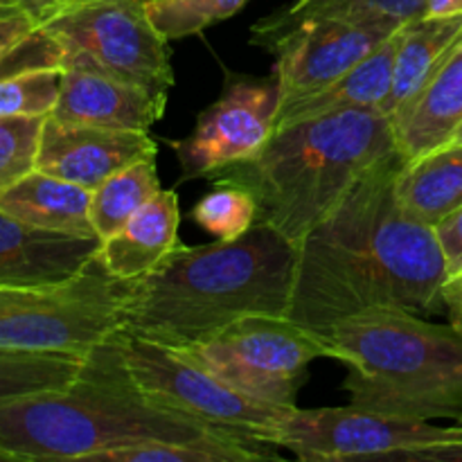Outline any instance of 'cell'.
Wrapping results in <instances>:
<instances>
[{"instance_id":"1","label":"cell","mask_w":462,"mask_h":462,"mask_svg":"<svg viewBox=\"0 0 462 462\" xmlns=\"http://www.w3.org/2000/svg\"><path fill=\"white\" fill-rule=\"evenodd\" d=\"M400 152L370 167L298 244L287 319L329 338L338 320L370 307L436 311L447 264L433 226L397 199Z\"/></svg>"},{"instance_id":"2","label":"cell","mask_w":462,"mask_h":462,"mask_svg":"<svg viewBox=\"0 0 462 462\" xmlns=\"http://www.w3.org/2000/svg\"><path fill=\"white\" fill-rule=\"evenodd\" d=\"M298 246L255 224L242 237L180 246L135 280L122 332L185 350L251 316H287Z\"/></svg>"},{"instance_id":"3","label":"cell","mask_w":462,"mask_h":462,"mask_svg":"<svg viewBox=\"0 0 462 462\" xmlns=\"http://www.w3.org/2000/svg\"><path fill=\"white\" fill-rule=\"evenodd\" d=\"M217 431L228 429L144 391L126 370L116 337L90 352L66 386L0 404V454L7 460L102 462L117 449Z\"/></svg>"},{"instance_id":"4","label":"cell","mask_w":462,"mask_h":462,"mask_svg":"<svg viewBox=\"0 0 462 462\" xmlns=\"http://www.w3.org/2000/svg\"><path fill=\"white\" fill-rule=\"evenodd\" d=\"M395 152L391 117L382 108H346L280 126L253 156L212 171L208 180L251 192L255 224L298 246L370 167Z\"/></svg>"},{"instance_id":"5","label":"cell","mask_w":462,"mask_h":462,"mask_svg":"<svg viewBox=\"0 0 462 462\" xmlns=\"http://www.w3.org/2000/svg\"><path fill=\"white\" fill-rule=\"evenodd\" d=\"M352 406L406 420L462 422V334L400 307H370L329 332Z\"/></svg>"},{"instance_id":"6","label":"cell","mask_w":462,"mask_h":462,"mask_svg":"<svg viewBox=\"0 0 462 462\" xmlns=\"http://www.w3.org/2000/svg\"><path fill=\"white\" fill-rule=\"evenodd\" d=\"M135 280L108 273L97 255L66 280L0 289V347L86 359L122 332Z\"/></svg>"},{"instance_id":"7","label":"cell","mask_w":462,"mask_h":462,"mask_svg":"<svg viewBox=\"0 0 462 462\" xmlns=\"http://www.w3.org/2000/svg\"><path fill=\"white\" fill-rule=\"evenodd\" d=\"M149 0H54L39 18L63 48V68H84L149 90L174 86L170 41L153 27Z\"/></svg>"},{"instance_id":"8","label":"cell","mask_w":462,"mask_h":462,"mask_svg":"<svg viewBox=\"0 0 462 462\" xmlns=\"http://www.w3.org/2000/svg\"><path fill=\"white\" fill-rule=\"evenodd\" d=\"M215 377L264 404L293 411L316 359H337L329 338L287 316H251L180 350Z\"/></svg>"},{"instance_id":"9","label":"cell","mask_w":462,"mask_h":462,"mask_svg":"<svg viewBox=\"0 0 462 462\" xmlns=\"http://www.w3.org/2000/svg\"><path fill=\"white\" fill-rule=\"evenodd\" d=\"M116 341L131 377L158 400L203 420L210 427L228 429L275 445V438L291 411L244 395L174 347L126 332H117Z\"/></svg>"},{"instance_id":"10","label":"cell","mask_w":462,"mask_h":462,"mask_svg":"<svg viewBox=\"0 0 462 462\" xmlns=\"http://www.w3.org/2000/svg\"><path fill=\"white\" fill-rule=\"evenodd\" d=\"M462 424L433 427L422 420L377 413L361 406L293 409L280 429L275 445L305 462L409 460L418 451L454 445Z\"/></svg>"},{"instance_id":"11","label":"cell","mask_w":462,"mask_h":462,"mask_svg":"<svg viewBox=\"0 0 462 462\" xmlns=\"http://www.w3.org/2000/svg\"><path fill=\"white\" fill-rule=\"evenodd\" d=\"M280 90L275 77L226 70L224 90L199 116L188 138L171 143L183 179H208L212 171L253 156L275 131Z\"/></svg>"},{"instance_id":"12","label":"cell","mask_w":462,"mask_h":462,"mask_svg":"<svg viewBox=\"0 0 462 462\" xmlns=\"http://www.w3.org/2000/svg\"><path fill=\"white\" fill-rule=\"evenodd\" d=\"M395 32L338 18H310L260 41L255 48L275 57L271 75L278 81L280 108L341 79L356 63L382 48Z\"/></svg>"},{"instance_id":"13","label":"cell","mask_w":462,"mask_h":462,"mask_svg":"<svg viewBox=\"0 0 462 462\" xmlns=\"http://www.w3.org/2000/svg\"><path fill=\"white\" fill-rule=\"evenodd\" d=\"M147 156H156V143L149 131L68 125L45 117L36 170L93 192L113 174Z\"/></svg>"},{"instance_id":"14","label":"cell","mask_w":462,"mask_h":462,"mask_svg":"<svg viewBox=\"0 0 462 462\" xmlns=\"http://www.w3.org/2000/svg\"><path fill=\"white\" fill-rule=\"evenodd\" d=\"M167 93L84 68H61L54 120L120 131H149L162 117Z\"/></svg>"},{"instance_id":"15","label":"cell","mask_w":462,"mask_h":462,"mask_svg":"<svg viewBox=\"0 0 462 462\" xmlns=\"http://www.w3.org/2000/svg\"><path fill=\"white\" fill-rule=\"evenodd\" d=\"M97 237L32 228L0 210V289L70 278L97 255Z\"/></svg>"},{"instance_id":"16","label":"cell","mask_w":462,"mask_h":462,"mask_svg":"<svg viewBox=\"0 0 462 462\" xmlns=\"http://www.w3.org/2000/svg\"><path fill=\"white\" fill-rule=\"evenodd\" d=\"M462 122V34L429 84L391 116L395 147L404 161L454 138Z\"/></svg>"},{"instance_id":"17","label":"cell","mask_w":462,"mask_h":462,"mask_svg":"<svg viewBox=\"0 0 462 462\" xmlns=\"http://www.w3.org/2000/svg\"><path fill=\"white\" fill-rule=\"evenodd\" d=\"M179 226V194L161 189L117 233L99 242L97 260L120 280L144 278L183 246Z\"/></svg>"},{"instance_id":"18","label":"cell","mask_w":462,"mask_h":462,"mask_svg":"<svg viewBox=\"0 0 462 462\" xmlns=\"http://www.w3.org/2000/svg\"><path fill=\"white\" fill-rule=\"evenodd\" d=\"M0 210L48 233L97 237L90 221V189L39 170L0 192Z\"/></svg>"},{"instance_id":"19","label":"cell","mask_w":462,"mask_h":462,"mask_svg":"<svg viewBox=\"0 0 462 462\" xmlns=\"http://www.w3.org/2000/svg\"><path fill=\"white\" fill-rule=\"evenodd\" d=\"M397 36L400 30L386 41L379 50H374L370 57L356 63L352 70H347L341 79L325 86L319 93H311L307 97L293 99L282 104L275 113V129L291 122L307 120V117L328 116V113L346 111V108L359 106H379L386 104L393 88V68H395Z\"/></svg>"},{"instance_id":"20","label":"cell","mask_w":462,"mask_h":462,"mask_svg":"<svg viewBox=\"0 0 462 462\" xmlns=\"http://www.w3.org/2000/svg\"><path fill=\"white\" fill-rule=\"evenodd\" d=\"M462 34V14L458 16H420L400 27L397 36L393 88L382 111L388 117L415 97L433 72L442 66L447 54L458 43Z\"/></svg>"},{"instance_id":"21","label":"cell","mask_w":462,"mask_h":462,"mask_svg":"<svg viewBox=\"0 0 462 462\" xmlns=\"http://www.w3.org/2000/svg\"><path fill=\"white\" fill-rule=\"evenodd\" d=\"M395 189L411 217L436 226L462 206V143H445L413 161H404Z\"/></svg>"},{"instance_id":"22","label":"cell","mask_w":462,"mask_h":462,"mask_svg":"<svg viewBox=\"0 0 462 462\" xmlns=\"http://www.w3.org/2000/svg\"><path fill=\"white\" fill-rule=\"evenodd\" d=\"M427 0H293L289 7L260 18L251 27V43L271 39L310 18H338L361 25L400 30L406 23L424 16Z\"/></svg>"},{"instance_id":"23","label":"cell","mask_w":462,"mask_h":462,"mask_svg":"<svg viewBox=\"0 0 462 462\" xmlns=\"http://www.w3.org/2000/svg\"><path fill=\"white\" fill-rule=\"evenodd\" d=\"M280 447L237 431H217L192 440L152 442L111 451L102 462H260L280 460Z\"/></svg>"},{"instance_id":"24","label":"cell","mask_w":462,"mask_h":462,"mask_svg":"<svg viewBox=\"0 0 462 462\" xmlns=\"http://www.w3.org/2000/svg\"><path fill=\"white\" fill-rule=\"evenodd\" d=\"M161 189L156 156L143 158L97 185L90 192V221L99 242L117 233Z\"/></svg>"},{"instance_id":"25","label":"cell","mask_w":462,"mask_h":462,"mask_svg":"<svg viewBox=\"0 0 462 462\" xmlns=\"http://www.w3.org/2000/svg\"><path fill=\"white\" fill-rule=\"evenodd\" d=\"M81 365L84 359L72 355L0 347V404L66 386Z\"/></svg>"},{"instance_id":"26","label":"cell","mask_w":462,"mask_h":462,"mask_svg":"<svg viewBox=\"0 0 462 462\" xmlns=\"http://www.w3.org/2000/svg\"><path fill=\"white\" fill-rule=\"evenodd\" d=\"M192 221L221 242L242 237L255 226L257 206L251 192L239 185H215L189 212Z\"/></svg>"},{"instance_id":"27","label":"cell","mask_w":462,"mask_h":462,"mask_svg":"<svg viewBox=\"0 0 462 462\" xmlns=\"http://www.w3.org/2000/svg\"><path fill=\"white\" fill-rule=\"evenodd\" d=\"M248 0H149V18L167 41L201 34L215 23L233 18Z\"/></svg>"},{"instance_id":"28","label":"cell","mask_w":462,"mask_h":462,"mask_svg":"<svg viewBox=\"0 0 462 462\" xmlns=\"http://www.w3.org/2000/svg\"><path fill=\"white\" fill-rule=\"evenodd\" d=\"M61 93V68L27 70L0 81V116L50 117Z\"/></svg>"},{"instance_id":"29","label":"cell","mask_w":462,"mask_h":462,"mask_svg":"<svg viewBox=\"0 0 462 462\" xmlns=\"http://www.w3.org/2000/svg\"><path fill=\"white\" fill-rule=\"evenodd\" d=\"M45 117L0 116V192L36 170Z\"/></svg>"},{"instance_id":"30","label":"cell","mask_w":462,"mask_h":462,"mask_svg":"<svg viewBox=\"0 0 462 462\" xmlns=\"http://www.w3.org/2000/svg\"><path fill=\"white\" fill-rule=\"evenodd\" d=\"M41 68H63V48L43 27L36 25L30 34L0 50V81Z\"/></svg>"},{"instance_id":"31","label":"cell","mask_w":462,"mask_h":462,"mask_svg":"<svg viewBox=\"0 0 462 462\" xmlns=\"http://www.w3.org/2000/svg\"><path fill=\"white\" fill-rule=\"evenodd\" d=\"M436 237L440 244L447 264V282L462 275V206L442 217L436 226Z\"/></svg>"},{"instance_id":"32","label":"cell","mask_w":462,"mask_h":462,"mask_svg":"<svg viewBox=\"0 0 462 462\" xmlns=\"http://www.w3.org/2000/svg\"><path fill=\"white\" fill-rule=\"evenodd\" d=\"M39 25L36 18L27 9H14V12L0 14V50L16 43L18 39L30 34Z\"/></svg>"},{"instance_id":"33","label":"cell","mask_w":462,"mask_h":462,"mask_svg":"<svg viewBox=\"0 0 462 462\" xmlns=\"http://www.w3.org/2000/svg\"><path fill=\"white\" fill-rule=\"evenodd\" d=\"M442 307L447 310L449 323L462 334V275L445 284V289H442Z\"/></svg>"},{"instance_id":"34","label":"cell","mask_w":462,"mask_h":462,"mask_svg":"<svg viewBox=\"0 0 462 462\" xmlns=\"http://www.w3.org/2000/svg\"><path fill=\"white\" fill-rule=\"evenodd\" d=\"M409 460H422V462H462V438L454 445L433 447V449L418 451L411 456Z\"/></svg>"},{"instance_id":"35","label":"cell","mask_w":462,"mask_h":462,"mask_svg":"<svg viewBox=\"0 0 462 462\" xmlns=\"http://www.w3.org/2000/svg\"><path fill=\"white\" fill-rule=\"evenodd\" d=\"M462 14V0H427V12L424 16L445 18V16H458Z\"/></svg>"},{"instance_id":"36","label":"cell","mask_w":462,"mask_h":462,"mask_svg":"<svg viewBox=\"0 0 462 462\" xmlns=\"http://www.w3.org/2000/svg\"><path fill=\"white\" fill-rule=\"evenodd\" d=\"M14 3H18L23 9H27V12H30L32 16L39 18L41 14H43L45 9H48L50 5L54 3V0H14Z\"/></svg>"},{"instance_id":"37","label":"cell","mask_w":462,"mask_h":462,"mask_svg":"<svg viewBox=\"0 0 462 462\" xmlns=\"http://www.w3.org/2000/svg\"><path fill=\"white\" fill-rule=\"evenodd\" d=\"M14 9H21V5H14V3H0V14L14 12Z\"/></svg>"},{"instance_id":"38","label":"cell","mask_w":462,"mask_h":462,"mask_svg":"<svg viewBox=\"0 0 462 462\" xmlns=\"http://www.w3.org/2000/svg\"><path fill=\"white\" fill-rule=\"evenodd\" d=\"M449 143H462V122H460V126H458V129H456L454 138H451Z\"/></svg>"},{"instance_id":"39","label":"cell","mask_w":462,"mask_h":462,"mask_svg":"<svg viewBox=\"0 0 462 462\" xmlns=\"http://www.w3.org/2000/svg\"><path fill=\"white\" fill-rule=\"evenodd\" d=\"M0 3H14V0H0ZM14 5H18V3H14Z\"/></svg>"},{"instance_id":"40","label":"cell","mask_w":462,"mask_h":462,"mask_svg":"<svg viewBox=\"0 0 462 462\" xmlns=\"http://www.w3.org/2000/svg\"><path fill=\"white\" fill-rule=\"evenodd\" d=\"M0 460H7V458H5V456H3V454H0Z\"/></svg>"},{"instance_id":"41","label":"cell","mask_w":462,"mask_h":462,"mask_svg":"<svg viewBox=\"0 0 462 462\" xmlns=\"http://www.w3.org/2000/svg\"><path fill=\"white\" fill-rule=\"evenodd\" d=\"M458 424H462V422H458Z\"/></svg>"}]
</instances>
